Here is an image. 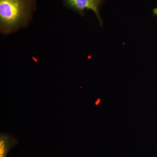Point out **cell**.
Returning <instances> with one entry per match:
<instances>
[{"instance_id":"obj_1","label":"cell","mask_w":157,"mask_h":157,"mask_svg":"<svg viewBox=\"0 0 157 157\" xmlns=\"http://www.w3.org/2000/svg\"><path fill=\"white\" fill-rule=\"evenodd\" d=\"M36 6L35 0H0L1 31L10 33L25 23Z\"/></svg>"},{"instance_id":"obj_2","label":"cell","mask_w":157,"mask_h":157,"mask_svg":"<svg viewBox=\"0 0 157 157\" xmlns=\"http://www.w3.org/2000/svg\"><path fill=\"white\" fill-rule=\"evenodd\" d=\"M103 0H64L65 5L69 8L82 14L85 10H91L102 23L100 14V9Z\"/></svg>"},{"instance_id":"obj_3","label":"cell","mask_w":157,"mask_h":157,"mask_svg":"<svg viewBox=\"0 0 157 157\" xmlns=\"http://www.w3.org/2000/svg\"><path fill=\"white\" fill-rule=\"evenodd\" d=\"M16 140L12 136L6 133H1L0 135V157H6Z\"/></svg>"}]
</instances>
